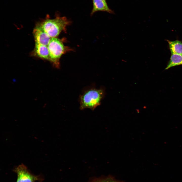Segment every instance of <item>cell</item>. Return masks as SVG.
I'll list each match as a JSON object with an SVG mask.
<instances>
[{"label":"cell","instance_id":"cell-1","mask_svg":"<svg viewBox=\"0 0 182 182\" xmlns=\"http://www.w3.org/2000/svg\"><path fill=\"white\" fill-rule=\"evenodd\" d=\"M71 21L65 16L57 15L50 19L49 16L37 24L51 38L56 37L62 31H65Z\"/></svg>","mask_w":182,"mask_h":182},{"label":"cell","instance_id":"cell-2","mask_svg":"<svg viewBox=\"0 0 182 182\" xmlns=\"http://www.w3.org/2000/svg\"><path fill=\"white\" fill-rule=\"evenodd\" d=\"M104 95L101 88L92 87L85 90L79 96L80 109L89 108L94 110L100 105Z\"/></svg>","mask_w":182,"mask_h":182},{"label":"cell","instance_id":"cell-3","mask_svg":"<svg viewBox=\"0 0 182 182\" xmlns=\"http://www.w3.org/2000/svg\"><path fill=\"white\" fill-rule=\"evenodd\" d=\"M50 61L55 67H60V59L61 56L67 51L68 48L65 46L62 41L56 37L51 38L48 46Z\"/></svg>","mask_w":182,"mask_h":182},{"label":"cell","instance_id":"cell-4","mask_svg":"<svg viewBox=\"0 0 182 182\" xmlns=\"http://www.w3.org/2000/svg\"><path fill=\"white\" fill-rule=\"evenodd\" d=\"M33 33L35 43L48 46L51 38L38 24L34 29Z\"/></svg>","mask_w":182,"mask_h":182},{"label":"cell","instance_id":"cell-5","mask_svg":"<svg viewBox=\"0 0 182 182\" xmlns=\"http://www.w3.org/2000/svg\"><path fill=\"white\" fill-rule=\"evenodd\" d=\"M15 170L17 175V182H34L35 180V176L28 172L23 164L19 166Z\"/></svg>","mask_w":182,"mask_h":182},{"label":"cell","instance_id":"cell-6","mask_svg":"<svg viewBox=\"0 0 182 182\" xmlns=\"http://www.w3.org/2000/svg\"><path fill=\"white\" fill-rule=\"evenodd\" d=\"M93 8L91 12V15L98 11H105L113 13V11L108 7L106 2L102 0H92Z\"/></svg>","mask_w":182,"mask_h":182},{"label":"cell","instance_id":"cell-7","mask_svg":"<svg viewBox=\"0 0 182 182\" xmlns=\"http://www.w3.org/2000/svg\"><path fill=\"white\" fill-rule=\"evenodd\" d=\"M33 54L42 59L49 60V53L48 46L35 43Z\"/></svg>","mask_w":182,"mask_h":182},{"label":"cell","instance_id":"cell-8","mask_svg":"<svg viewBox=\"0 0 182 182\" xmlns=\"http://www.w3.org/2000/svg\"><path fill=\"white\" fill-rule=\"evenodd\" d=\"M166 40L168 42L171 54H176L182 55V42L177 40L171 41Z\"/></svg>","mask_w":182,"mask_h":182},{"label":"cell","instance_id":"cell-9","mask_svg":"<svg viewBox=\"0 0 182 182\" xmlns=\"http://www.w3.org/2000/svg\"><path fill=\"white\" fill-rule=\"evenodd\" d=\"M182 64V55L176 54H171L170 60L165 70H167L171 67Z\"/></svg>","mask_w":182,"mask_h":182},{"label":"cell","instance_id":"cell-10","mask_svg":"<svg viewBox=\"0 0 182 182\" xmlns=\"http://www.w3.org/2000/svg\"><path fill=\"white\" fill-rule=\"evenodd\" d=\"M94 182H119L111 178L108 177L106 178L99 179L95 180Z\"/></svg>","mask_w":182,"mask_h":182},{"label":"cell","instance_id":"cell-11","mask_svg":"<svg viewBox=\"0 0 182 182\" xmlns=\"http://www.w3.org/2000/svg\"><path fill=\"white\" fill-rule=\"evenodd\" d=\"M105 2H106V0H102Z\"/></svg>","mask_w":182,"mask_h":182}]
</instances>
